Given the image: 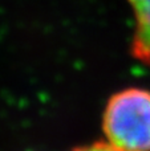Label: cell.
Returning <instances> with one entry per match:
<instances>
[{
    "mask_svg": "<svg viewBox=\"0 0 150 151\" xmlns=\"http://www.w3.org/2000/svg\"><path fill=\"white\" fill-rule=\"evenodd\" d=\"M102 131L118 151H150V90L126 88L114 93L104 110Z\"/></svg>",
    "mask_w": 150,
    "mask_h": 151,
    "instance_id": "cell-1",
    "label": "cell"
},
{
    "mask_svg": "<svg viewBox=\"0 0 150 151\" xmlns=\"http://www.w3.org/2000/svg\"><path fill=\"white\" fill-rule=\"evenodd\" d=\"M134 17V29L130 41L133 58L150 66V0H126Z\"/></svg>",
    "mask_w": 150,
    "mask_h": 151,
    "instance_id": "cell-2",
    "label": "cell"
},
{
    "mask_svg": "<svg viewBox=\"0 0 150 151\" xmlns=\"http://www.w3.org/2000/svg\"><path fill=\"white\" fill-rule=\"evenodd\" d=\"M72 151H118V150H116L106 141H100V142H93V143L89 145H84V146H79Z\"/></svg>",
    "mask_w": 150,
    "mask_h": 151,
    "instance_id": "cell-3",
    "label": "cell"
}]
</instances>
